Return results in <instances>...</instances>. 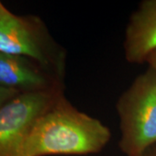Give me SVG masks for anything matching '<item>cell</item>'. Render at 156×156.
Masks as SVG:
<instances>
[{
	"mask_svg": "<svg viewBox=\"0 0 156 156\" xmlns=\"http://www.w3.org/2000/svg\"><path fill=\"white\" fill-rule=\"evenodd\" d=\"M111 137L108 127L80 111L62 93L34 122L23 156L93 154L103 150Z\"/></svg>",
	"mask_w": 156,
	"mask_h": 156,
	"instance_id": "obj_1",
	"label": "cell"
},
{
	"mask_svg": "<svg viewBox=\"0 0 156 156\" xmlns=\"http://www.w3.org/2000/svg\"><path fill=\"white\" fill-rule=\"evenodd\" d=\"M0 52L38 62L64 82L67 52L42 18L14 14L0 1Z\"/></svg>",
	"mask_w": 156,
	"mask_h": 156,
	"instance_id": "obj_2",
	"label": "cell"
},
{
	"mask_svg": "<svg viewBox=\"0 0 156 156\" xmlns=\"http://www.w3.org/2000/svg\"><path fill=\"white\" fill-rule=\"evenodd\" d=\"M119 147L126 156H142L156 146V73L147 68L119 96Z\"/></svg>",
	"mask_w": 156,
	"mask_h": 156,
	"instance_id": "obj_3",
	"label": "cell"
},
{
	"mask_svg": "<svg viewBox=\"0 0 156 156\" xmlns=\"http://www.w3.org/2000/svg\"><path fill=\"white\" fill-rule=\"evenodd\" d=\"M63 90L21 93L0 108V156H23L34 122Z\"/></svg>",
	"mask_w": 156,
	"mask_h": 156,
	"instance_id": "obj_4",
	"label": "cell"
},
{
	"mask_svg": "<svg viewBox=\"0 0 156 156\" xmlns=\"http://www.w3.org/2000/svg\"><path fill=\"white\" fill-rule=\"evenodd\" d=\"M63 83L37 62L0 52V88L19 93L42 92L64 89Z\"/></svg>",
	"mask_w": 156,
	"mask_h": 156,
	"instance_id": "obj_5",
	"label": "cell"
},
{
	"mask_svg": "<svg viewBox=\"0 0 156 156\" xmlns=\"http://www.w3.org/2000/svg\"><path fill=\"white\" fill-rule=\"evenodd\" d=\"M156 50V0H143L129 17L123 51L129 63H145Z\"/></svg>",
	"mask_w": 156,
	"mask_h": 156,
	"instance_id": "obj_6",
	"label": "cell"
},
{
	"mask_svg": "<svg viewBox=\"0 0 156 156\" xmlns=\"http://www.w3.org/2000/svg\"><path fill=\"white\" fill-rule=\"evenodd\" d=\"M19 94H21V93L15 91V90L0 88V108Z\"/></svg>",
	"mask_w": 156,
	"mask_h": 156,
	"instance_id": "obj_7",
	"label": "cell"
},
{
	"mask_svg": "<svg viewBox=\"0 0 156 156\" xmlns=\"http://www.w3.org/2000/svg\"><path fill=\"white\" fill-rule=\"evenodd\" d=\"M146 63H147L148 68L152 69L156 73V50H154L149 56H147Z\"/></svg>",
	"mask_w": 156,
	"mask_h": 156,
	"instance_id": "obj_8",
	"label": "cell"
},
{
	"mask_svg": "<svg viewBox=\"0 0 156 156\" xmlns=\"http://www.w3.org/2000/svg\"><path fill=\"white\" fill-rule=\"evenodd\" d=\"M142 156H156V146L149 148Z\"/></svg>",
	"mask_w": 156,
	"mask_h": 156,
	"instance_id": "obj_9",
	"label": "cell"
}]
</instances>
